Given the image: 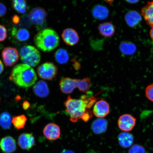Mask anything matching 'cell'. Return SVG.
I'll return each mask as SVG.
<instances>
[{"label": "cell", "instance_id": "6da1fadb", "mask_svg": "<svg viewBox=\"0 0 153 153\" xmlns=\"http://www.w3.org/2000/svg\"><path fill=\"white\" fill-rule=\"evenodd\" d=\"M98 99L95 97H89L85 95L82 96L81 99H75L69 95L64 105L71 121L74 123L80 119L85 122L88 121L93 116L90 109Z\"/></svg>", "mask_w": 153, "mask_h": 153}, {"label": "cell", "instance_id": "7a4b0ae2", "mask_svg": "<svg viewBox=\"0 0 153 153\" xmlns=\"http://www.w3.org/2000/svg\"><path fill=\"white\" fill-rule=\"evenodd\" d=\"M9 79L19 87L27 88L35 84L37 76L31 67L21 64L16 65L13 68Z\"/></svg>", "mask_w": 153, "mask_h": 153}, {"label": "cell", "instance_id": "3957f363", "mask_svg": "<svg viewBox=\"0 0 153 153\" xmlns=\"http://www.w3.org/2000/svg\"><path fill=\"white\" fill-rule=\"evenodd\" d=\"M34 44L38 49L45 52L52 51L60 43L59 34L51 28H45L38 32L34 37Z\"/></svg>", "mask_w": 153, "mask_h": 153}, {"label": "cell", "instance_id": "277c9868", "mask_svg": "<svg viewBox=\"0 0 153 153\" xmlns=\"http://www.w3.org/2000/svg\"><path fill=\"white\" fill-rule=\"evenodd\" d=\"M91 85V80L88 77L82 79L64 78L60 80L59 83L61 91L65 94L72 93L76 88L82 92L87 93L89 90Z\"/></svg>", "mask_w": 153, "mask_h": 153}, {"label": "cell", "instance_id": "5b68a950", "mask_svg": "<svg viewBox=\"0 0 153 153\" xmlns=\"http://www.w3.org/2000/svg\"><path fill=\"white\" fill-rule=\"evenodd\" d=\"M21 60L24 64L34 67L39 64L41 60V55L39 51L31 45H26L20 49Z\"/></svg>", "mask_w": 153, "mask_h": 153}, {"label": "cell", "instance_id": "8992f818", "mask_svg": "<svg viewBox=\"0 0 153 153\" xmlns=\"http://www.w3.org/2000/svg\"><path fill=\"white\" fill-rule=\"evenodd\" d=\"M47 13L42 7H38L32 9L28 15L30 22L38 30L43 29L46 23Z\"/></svg>", "mask_w": 153, "mask_h": 153}, {"label": "cell", "instance_id": "52a82bcc", "mask_svg": "<svg viewBox=\"0 0 153 153\" xmlns=\"http://www.w3.org/2000/svg\"><path fill=\"white\" fill-rule=\"evenodd\" d=\"M58 68L53 63L46 62L38 67L37 72L40 78L43 79L51 81L58 74Z\"/></svg>", "mask_w": 153, "mask_h": 153}, {"label": "cell", "instance_id": "ba28073f", "mask_svg": "<svg viewBox=\"0 0 153 153\" xmlns=\"http://www.w3.org/2000/svg\"><path fill=\"white\" fill-rule=\"evenodd\" d=\"M2 57L5 66H12L18 61L19 57L18 50L15 48L7 47L2 52Z\"/></svg>", "mask_w": 153, "mask_h": 153}, {"label": "cell", "instance_id": "9c48e42d", "mask_svg": "<svg viewBox=\"0 0 153 153\" xmlns=\"http://www.w3.org/2000/svg\"><path fill=\"white\" fill-rule=\"evenodd\" d=\"M136 119L131 115L126 114L120 116L118 119V125L119 128L124 132L131 131L134 127Z\"/></svg>", "mask_w": 153, "mask_h": 153}, {"label": "cell", "instance_id": "30bf717a", "mask_svg": "<svg viewBox=\"0 0 153 153\" xmlns=\"http://www.w3.org/2000/svg\"><path fill=\"white\" fill-rule=\"evenodd\" d=\"M62 37L65 43L70 46L76 45L79 40L77 32L72 28L65 29L62 32Z\"/></svg>", "mask_w": 153, "mask_h": 153}, {"label": "cell", "instance_id": "8fae6325", "mask_svg": "<svg viewBox=\"0 0 153 153\" xmlns=\"http://www.w3.org/2000/svg\"><path fill=\"white\" fill-rule=\"evenodd\" d=\"M93 112L94 114L97 117L102 118L110 113V105L106 101L99 100L95 103Z\"/></svg>", "mask_w": 153, "mask_h": 153}, {"label": "cell", "instance_id": "7c38bea8", "mask_svg": "<svg viewBox=\"0 0 153 153\" xmlns=\"http://www.w3.org/2000/svg\"><path fill=\"white\" fill-rule=\"evenodd\" d=\"M44 135L50 140H55L60 136L61 130L56 124L50 123L47 124L43 129Z\"/></svg>", "mask_w": 153, "mask_h": 153}, {"label": "cell", "instance_id": "4fadbf2b", "mask_svg": "<svg viewBox=\"0 0 153 153\" xmlns=\"http://www.w3.org/2000/svg\"><path fill=\"white\" fill-rule=\"evenodd\" d=\"M35 143V138L31 134H22L18 138V145L23 150H30L33 147Z\"/></svg>", "mask_w": 153, "mask_h": 153}, {"label": "cell", "instance_id": "5bb4252c", "mask_svg": "<svg viewBox=\"0 0 153 153\" xmlns=\"http://www.w3.org/2000/svg\"><path fill=\"white\" fill-rule=\"evenodd\" d=\"M0 148L4 153H12L16 151V141L12 137L7 136L3 137L0 141Z\"/></svg>", "mask_w": 153, "mask_h": 153}, {"label": "cell", "instance_id": "9a60e30c", "mask_svg": "<svg viewBox=\"0 0 153 153\" xmlns=\"http://www.w3.org/2000/svg\"><path fill=\"white\" fill-rule=\"evenodd\" d=\"M33 91L36 96L43 98L48 97L49 94V89L47 83L42 80L38 81L34 85Z\"/></svg>", "mask_w": 153, "mask_h": 153}, {"label": "cell", "instance_id": "2e32d148", "mask_svg": "<svg viewBox=\"0 0 153 153\" xmlns=\"http://www.w3.org/2000/svg\"><path fill=\"white\" fill-rule=\"evenodd\" d=\"M141 15L149 25L153 26V1L148 2V4L141 9Z\"/></svg>", "mask_w": 153, "mask_h": 153}, {"label": "cell", "instance_id": "e0dca14e", "mask_svg": "<svg viewBox=\"0 0 153 153\" xmlns=\"http://www.w3.org/2000/svg\"><path fill=\"white\" fill-rule=\"evenodd\" d=\"M108 122L103 118H98L94 120L91 125V129L97 134L104 133L108 128Z\"/></svg>", "mask_w": 153, "mask_h": 153}, {"label": "cell", "instance_id": "ac0fdd59", "mask_svg": "<svg viewBox=\"0 0 153 153\" xmlns=\"http://www.w3.org/2000/svg\"><path fill=\"white\" fill-rule=\"evenodd\" d=\"M98 28L101 35L105 37H111L115 32L114 25L110 22H105L100 24Z\"/></svg>", "mask_w": 153, "mask_h": 153}, {"label": "cell", "instance_id": "d6986e66", "mask_svg": "<svg viewBox=\"0 0 153 153\" xmlns=\"http://www.w3.org/2000/svg\"><path fill=\"white\" fill-rule=\"evenodd\" d=\"M118 140L120 146L124 148L131 147L134 141L133 135L127 132L120 133L118 136Z\"/></svg>", "mask_w": 153, "mask_h": 153}, {"label": "cell", "instance_id": "ffe728a7", "mask_svg": "<svg viewBox=\"0 0 153 153\" xmlns=\"http://www.w3.org/2000/svg\"><path fill=\"white\" fill-rule=\"evenodd\" d=\"M92 13L95 18L103 20L108 18L109 11L108 9L104 6L97 5L93 7Z\"/></svg>", "mask_w": 153, "mask_h": 153}, {"label": "cell", "instance_id": "44dd1931", "mask_svg": "<svg viewBox=\"0 0 153 153\" xmlns=\"http://www.w3.org/2000/svg\"><path fill=\"white\" fill-rule=\"evenodd\" d=\"M12 34L16 39L20 42H25L29 39L30 33L25 28H13Z\"/></svg>", "mask_w": 153, "mask_h": 153}, {"label": "cell", "instance_id": "7402d4cb", "mask_svg": "<svg viewBox=\"0 0 153 153\" xmlns=\"http://www.w3.org/2000/svg\"><path fill=\"white\" fill-rule=\"evenodd\" d=\"M125 20L127 24L130 26L134 27L140 22L141 18L138 13L135 11H130L125 16Z\"/></svg>", "mask_w": 153, "mask_h": 153}, {"label": "cell", "instance_id": "603a6c76", "mask_svg": "<svg viewBox=\"0 0 153 153\" xmlns=\"http://www.w3.org/2000/svg\"><path fill=\"white\" fill-rule=\"evenodd\" d=\"M54 57L56 62L61 64H66L69 59L68 51L63 48L57 50L55 53Z\"/></svg>", "mask_w": 153, "mask_h": 153}, {"label": "cell", "instance_id": "cb8c5ba5", "mask_svg": "<svg viewBox=\"0 0 153 153\" xmlns=\"http://www.w3.org/2000/svg\"><path fill=\"white\" fill-rule=\"evenodd\" d=\"M13 8L21 14H24L27 9V4L24 0H15L12 1Z\"/></svg>", "mask_w": 153, "mask_h": 153}, {"label": "cell", "instance_id": "d4e9b609", "mask_svg": "<svg viewBox=\"0 0 153 153\" xmlns=\"http://www.w3.org/2000/svg\"><path fill=\"white\" fill-rule=\"evenodd\" d=\"M12 120L8 113L3 112L0 115V126L4 129H8L11 127Z\"/></svg>", "mask_w": 153, "mask_h": 153}, {"label": "cell", "instance_id": "484cf974", "mask_svg": "<svg viewBox=\"0 0 153 153\" xmlns=\"http://www.w3.org/2000/svg\"><path fill=\"white\" fill-rule=\"evenodd\" d=\"M120 49L124 54L131 55L133 54L136 51V47L131 43L124 42L120 45Z\"/></svg>", "mask_w": 153, "mask_h": 153}, {"label": "cell", "instance_id": "4316f807", "mask_svg": "<svg viewBox=\"0 0 153 153\" xmlns=\"http://www.w3.org/2000/svg\"><path fill=\"white\" fill-rule=\"evenodd\" d=\"M27 120L25 116L23 114L21 115L14 117L13 118L12 123L17 129H22L24 128Z\"/></svg>", "mask_w": 153, "mask_h": 153}, {"label": "cell", "instance_id": "83f0119b", "mask_svg": "<svg viewBox=\"0 0 153 153\" xmlns=\"http://www.w3.org/2000/svg\"><path fill=\"white\" fill-rule=\"evenodd\" d=\"M128 153H146L144 147L141 145L135 144L131 146Z\"/></svg>", "mask_w": 153, "mask_h": 153}, {"label": "cell", "instance_id": "f1b7e54d", "mask_svg": "<svg viewBox=\"0 0 153 153\" xmlns=\"http://www.w3.org/2000/svg\"><path fill=\"white\" fill-rule=\"evenodd\" d=\"M145 94L147 98L153 102V83L146 87L145 90Z\"/></svg>", "mask_w": 153, "mask_h": 153}, {"label": "cell", "instance_id": "f546056e", "mask_svg": "<svg viewBox=\"0 0 153 153\" xmlns=\"http://www.w3.org/2000/svg\"><path fill=\"white\" fill-rule=\"evenodd\" d=\"M6 28L4 26L0 25V42L4 41L7 37Z\"/></svg>", "mask_w": 153, "mask_h": 153}, {"label": "cell", "instance_id": "4dcf8cb0", "mask_svg": "<svg viewBox=\"0 0 153 153\" xmlns=\"http://www.w3.org/2000/svg\"><path fill=\"white\" fill-rule=\"evenodd\" d=\"M7 12V9L5 6L0 2V18L4 16Z\"/></svg>", "mask_w": 153, "mask_h": 153}, {"label": "cell", "instance_id": "1f68e13d", "mask_svg": "<svg viewBox=\"0 0 153 153\" xmlns=\"http://www.w3.org/2000/svg\"><path fill=\"white\" fill-rule=\"evenodd\" d=\"M20 17L18 15H15L12 18V22L15 24H17L20 23Z\"/></svg>", "mask_w": 153, "mask_h": 153}, {"label": "cell", "instance_id": "d6a6232c", "mask_svg": "<svg viewBox=\"0 0 153 153\" xmlns=\"http://www.w3.org/2000/svg\"><path fill=\"white\" fill-rule=\"evenodd\" d=\"M30 104L27 101H24L23 102L22 107L25 110H27L30 108Z\"/></svg>", "mask_w": 153, "mask_h": 153}, {"label": "cell", "instance_id": "836d02e7", "mask_svg": "<svg viewBox=\"0 0 153 153\" xmlns=\"http://www.w3.org/2000/svg\"><path fill=\"white\" fill-rule=\"evenodd\" d=\"M4 69V67L3 64L1 60H0V74L3 72Z\"/></svg>", "mask_w": 153, "mask_h": 153}, {"label": "cell", "instance_id": "e575fe53", "mask_svg": "<svg viewBox=\"0 0 153 153\" xmlns=\"http://www.w3.org/2000/svg\"><path fill=\"white\" fill-rule=\"evenodd\" d=\"M61 153H75L72 150H63Z\"/></svg>", "mask_w": 153, "mask_h": 153}, {"label": "cell", "instance_id": "d590c367", "mask_svg": "<svg viewBox=\"0 0 153 153\" xmlns=\"http://www.w3.org/2000/svg\"><path fill=\"white\" fill-rule=\"evenodd\" d=\"M150 36L151 38L153 41V26L152 27L150 31Z\"/></svg>", "mask_w": 153, "mask_h": 153}, {"label": "cell", "instance_id": "8d00e7d4", "mask_svg": "<svg viewBox=\"0 0 153 153\" xmlns=\"http://www.w3.org/2000/svg\"><path fill=\"white\" fill-rule=\"evenodd\" d=\"M138 1H128L127 2H128L129 3H136L137 2H138Z\"/></svg>", "mask_w": 153, "mask_h": 153}]
</instances>
